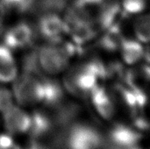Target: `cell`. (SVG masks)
Instances as JSON below:
<instances>
[{"label": "cell", "instance_id": "obj_1", "mask_svg": "<svg viewBox=\"0 0 150 149\" xmlns=\"http://www.w3.org/2000/svg\"><path fill=\"white\" fill-rule=\"evenodd\" d=\"M74 43L66 38L45 41L37 54V62L43 75L58 76L73 63Z\"/></svg>", "mask_w": 150, "mask_h": 149}, {"label": "cell", "instance_id": "obj_2", "mask_svg": "<svg viewBox=\"0 0 150 149\" xmlns=\"http://www.w3.org/2000/svg\"><path fill=\"white\" fill-rule=\"evenodd\" d=\"M15 104L28 109L42 107L44 99V76L19 73L11 84Z\"/></svg>", "mask_w": 150, "mask_h": 149}, {"label": "cell", "instance_id": "obj_3", "mask_svg": "<svg viewBox=\"0 0 150 149\" xmlns=\"http://www.w3.org/2000/svg\"><path fill=\"white\" fill-rule=\"evenodd\" d=\"M0 116L4 132L17 140L28 138L31 128V110L14 104Z\"/></svg>", "mask_w": 150, "mask_h": 149}, {"label": "cell", "instance_id": "obj_4", "mask_svg": "<svg viewBox=\"0 0 150 149\" xmlns=\"http://www.w3.org/2000/svg\"><path fill=\"white\" fill-rule=\"evenodd\" d=\"M33 40V27L25 21H17L4 30L0 42L16 53L30 47Z\"/></svg>", "mask_w": 150, "mask_h": 149}, {"label": "cell", "instance_id": "obj_5", "mask_svg": "<svg viewBox=\"0 0 150 149\" xmlns=\"http://www.w3.org/2000/svg\"><path fill=\"white\" fill-rule=\"evenodd\" d=\"M101 143L99 133L84 124L72 126L66 139L67 149H99Z\"/></svg>", "mask_w": 150, "mask_h": 149}, {"label": "cell", "instance_id": "obj_6", "mask_svg": "<svg viewBox=\"0 0 150 149\" xmlns=\"http://www.w3.org/2000/svg\"><path fill=\"white\" fill-rule=\"evenodd\" d=\"M37 32L45 41L66 38L64 18L55 12H47L40 17L37 22Z\"/></svg>", "mask_w": 150, "mask_h": 149}, {"label": "cell", "instance_id": "obj_7", "mask_svg": "<svg viewBox=\"0 0 150 149\" xmlns=\"http://www.w3.org/2000/svg\"><path fill=\"white\" fill-rule=\"evenodd\" d=\"M54 130V122L43 107L31 110V128L28 138L40 142Z\"/></svg>", "mask_w": 150, "mask_h": 149}, {"label": "cell", "instance_id": "obj_8", "mask_svg": "<svg viewBox=\"0 0 150 149\" xmlns=\"http://www.w3.org/2000/svg\"><path fill=\"white\" fill-rule=\"evenodd\" d=\"M19 73L15 52L0 42V83L11 85Z\"/></svg>", "mask_w": 150, "mask_h": 149}, {"label": "cell", "instance_id": "obj_9", "mask_svg": "<svg viewBox=\"0 0 150 149\" xmlns=\"http://www.w3.org/2000/svg\"><path fill=\"white\" fill-rule=\"evenodd\" d=\"M44 76V99L43 108H52L59 105L65 96V90L57 76Z\"/></svg>", "mask_w": 150, "mask_h": 149}, {"label": "cell", "instance_id": "obj_10", "mask_svg": "<svg viewBox=\"0 0 150 149\" xmlns=\"http://www.w3.org/2000/svg\"><path fill=\"white\" fill-rule=\"evenodd\" d=\"M110 139L119 148H130L138 146L142 136L137 130L124 125H118L111 130Z\"/></svg>", "mask_w": 150, "mask_h": 149}, {"label": "cell", "instance_id": "obj_11", "mask_svg": "<svg viewBox=\"0 0 150 149\" xmlns=\"http://www.w3.org/2000/svg\"><path fill=\"white\" fill-rule=\"evenodd\" d=\"M134 26L137 40L139 41L150 42V14L138 18Z\"/></svg>", "mask_w": 150, "mask_h": 149}, {"label": "cell", "instance_id": "obj_12", "mask_svg": "<svg viewBox=\"0 0 150 149\" xmlns=\"http://www.w3.org/2000/svg\"><path fill=\"white\" fill-rule=\"evenodd\" d=\"M6 11L23 13L27 11L34 3V0H0Z\"/></svg>", "mask_w": 150, "mask_h": 149}, {"label": "cell", "instance_id": "obj_13", "mask_svg": "<svg viewBox=\"0 0 150 149\" xmlns=\"http://www.w3.org/2000/svg\"><path fill=\"white\" fill-rule=\"evenodd\" d=\"M14 104L15 102L11 85L0 83V114Z\"/></svg>", "mask_w": 150, "mask_h": 149}, {"label": "cell", "instance_id": "obj_14", "mask_svg": "<svg viewBox=\"0 0 150 149\" xmlns=\"http://www.w3.org/2000/svg\"><path fill=\"white\" fill-rule=\"evenodd\" d=\"M0 149H18V140L5 132H0Z\"/></svg>", "mask_w": 150, "mask_h": 149}, {"label": "cell", "instance_id": "obj_15", "mask_svg": "<svg viewBox=\"0 0 150 149\" xmlns=\"http://www.w3.org/2000/svg\"><path fill=\"white\" fill-rule=\"evenodd\" d=\"M18 149H45L40 142L32 140L30 138H25L21 142L18 141Z\"/></svg>", "mask_w": 150, "mask_h": 149}, {"label": "cell", "instance_id": "obj_16", "mask_svg": "<svg viewBox=\"0 0 150 149\" xmlns=\"http://www.w3.org/2000/svg\"><path fill=\"white\" fill-rule=\"evenodd\" d=\"M6 10L4 9V7L3 6V4L0 3V30L2 29L4 24V20H5V15H6Z\"/></svg>", "mask_w": 150, "mask_h": 149}, {"label": "cell", "instance_id": "obj_17", "mask_svg": "<svg viewBox=\"0 0 150 149\" xmlns=\"http://www.w3.org/2000/svg\"><path fill=\"white\" fill-rule=\"evenodd\" d=\"M119 149H141L138 148L137 146H134V147H130V148H119Z\"/></svg>", "mask_w": 150, "mask_h": 149}, {"label": "cell", "instance_id": "obj_18", "mask_svg": "<svg viewBox=\"0 0 150 149\" xmlns=\"http://www.w3.org/2000/svg\"><path fill=\"white\" fill-rule=\"evenodd\" d=\"M2 127V124H1V116H0V128Z\"/></svg>", "mask_w": 150, "mask_h": 149}]
</instances>
